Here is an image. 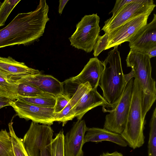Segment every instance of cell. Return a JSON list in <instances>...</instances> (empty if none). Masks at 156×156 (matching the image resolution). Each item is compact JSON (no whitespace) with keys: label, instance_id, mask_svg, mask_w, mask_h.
Here are the masks:
<instances>
[{"label":"cell","instance_id":"obj_23","mask_svg":"<svg viewBox=\"0 0 156 156\" xmlns=\"http://www.w3.org/2000/svg\"><path fill=\"white\" fill-rule=\"evenodd\" d=\"M13 122L8 124L9 133L12 138L13 149L15 156H29L23 143V139L19 138L13 129Z\"/></svg>","mask_w":156,"mask_h":156},{"label":"cell","instance_id":"obj_3","mask_svg":"<svg viewBox=\"0 0 156 156\" xmlns=\"http://www.w3.org/2000/svg\"><path fill=\"white\" fill-rule=\"evenodd\" d=\"M150 59L145 53L132 49L126 59L127 66L132 68L133 77L137 80L142 89V117L144 121L156 99V82L151 76Z\"/></svg>","mask_w":156,"mask_h":156},{"label":"cell","instance_id":"obj_35","mask_svg":"<svg viewBox=\"0 0 156 156\" xmlns=\"http://www.w3.org/2000/svg\"><path fill=\"white\" fill-rule=\"evenodd\" d=\"M0 5H1V2H0Z\"/></svg>","mask_w":156,"mask_h":156},{"label":"cell","instance_id":"obj_8","mask_svg":"<svg viewBox=\"0 0 156 156\" xmlns=\"http://www.w3.org/2000/svg\"><path fill=\"white\" fill-rule=\"evenodd\" d=\"M155 6L152 0H135L124 7L114 17L107 20L101 30L108 34L133 18L151 13Z\"/></svg>","mask_w":156,"mask_h":156},{"label":"cell","instance_id":"obj_22","mask_svg":"<svg viewBox=\"0 0 156 156\" xmlns=\"http://www.w3.org/2000/svg\"><path fill=\"white\" fill-rule=\"evenodd\" d=\"M148 146V156H156V108L154 109L150 123Z\"/></svg>","mask_w":156,"mask_h":156},{"label":"cell","instance_id":"obj_33","mask_svg":"<svg viewBox=\"0 0 156 156\" xmlns=\"http://www.w3.org/2000/svg\"><path fill=\"white\" fill-rule=\"evenodd\" d=\"M69 0H60L59 1V5L58 7V12L59 14H61L65 5Z\"/></svg>","mask_w":156,"mask_h":156},{"label":"cell","instance_id":"obj_26","mask_svg":"<svg viewBox=\"0 0 156 156\" xmlns=\"http://www.w3.org/2000/svg\"><path fill=\"white\" fill-rule=\"evenodd\" d=\"M20 0H5L0 6V27L5 25L8 17Z\"/></svg>","mask_w":156,"mask_h":156},{"label":"cell","instance_id":"obj_21","mask_svg":"<svg viewBox=\"0 0 156 156\" xmlns=\"http://www.w3.org/2000/svg\"><path fill=\"white\" fill-rule=\"evenodd\" d=\"M0 156H15L12 138L6 129L0 131Z\"/></svg>","mask_w":156,"mask_h":156},{"label":"cell","instance_id":"obj_29","mask_svg":"<svg viewBox=\"0 0 156 156\" xmlns=\"http://www.w3.org/2000/svg\"><path fill=\"white\" fill-rule=\"evenodd\" d=\"M135 0H116L114 6L109 13H112V16L111 17L113 18L115 15L126 5L134 1Z\"/></svg>","mask_w":156,"mask_h":156},{"label":"cell","instance_id":"obj_7","mask_svg":"<svg viewBox=\"0 0 156 156\" xmlns=\"http://www.w3.org/2000/svg\"><path fill=\"white\" fill-rule=\"evenodd\" d=\"M53 132L50 126L32 122L23 139L29 156H41L42 151L51 144Z\"/></svg>","mask_w":156,"mask_h":156},{"label":"cell","instance_id":"obj_24","mask_svg":"<svg viewBox=\"0 0 156 156\" xmlns=\"http://www.w3.org/2000/svg\"><path fill=\"white\" fill-rule=\"evenodd\" d=\"M17 84V96L24 97H33L44 93L34 86L26 83H16Z\"/></svg>","mask_w":156,"mask_h":156},{"label":"cell","instance_id":"obj_34","mask_svg":"<svg viewBox=\"0 0 156 156\" xmlns=\"http://www.w3.org/2000/svg\"><path fill=\"white\" fill-rule=\"evenodd\" d=\"M100 156H123V154L120 153L116 151L112 153L108 152L103 153L101 154Z\"/></svg>","mask_w":156,"mask_h":156},{"label":"cell","instance_id":"obj_20","mask_svg":"<svg viewBox=\"0 0 156 156\" xmlns=\"http://www.w3.org/2000/svg\"><path fill=\"white\" fill-rule=\"evenodd\" d=\"M17 84L9 80L0 71V96L13 101L17 100Z\"/></svg>","mask_w":156,"mask_h":156},{"label":"cell","instance_id":"obj_32","mask_svg":"<svg viewBox=\"0 0 156 156\" xmlns=\"http://www.w3.org/2000/svg\"><path fill=\"white\" fill-rule=\"evenodd\" d=\"M41 156H51V143L42 151Z\"/></svg>","mask_w":156,"mask_h":156},{"label":"cell","instance_id":"obj_5","mask_svg":"<svg viewBox=\"0 0 156 156\" xmlns=\"http://www.w3.org/2000/svg\"><path fill=\"white\" fill-rule=\"evenodd\" d=\"M100 18L97 14L85 15L76 25V29L69 38L70 45L87 52L93 49L99 35Z\"/></svg>","mask_w":156,"mask_h":156},{"label":"cell","instance_id":"obj_31","mask_svg":"<svg viewBox=\"0 0 156 156\" xmlns=\"http://www.w3.org/2000/svg\"><path fill=\"white\" fill-rule=\"evenodd\" d=\"M150 59L156 56V46H154L148 50L144 53Z\"/></svg>","mask_w":156,"mask_h":156},{"label":"cell","instance_id":"obj_11","mask_svg":"<svg viewBox=\"0 0 156 156\" xmlns=\"http://www.w3.org/2000/svg\"><path fill=\"white\" fill-rule=\"evenodd\" d=\"M15 83H26L31 84L43 92L52 95L56 97L64 93L63 83L53 76L41 73L23 76L10 80Z\"/></svg>","mask_w":156,"mask_h":156},{"label":"cell","instance_id":"obj_10","mask_svg":"<svg viewBox=\"0 0 156 156\" xmlns=\"http://www.w3.org/2000/svg\"><path fill=\"white\" fill-rule=\"evenodd\" d=\"M151 14L148 13L133 18L108 34V43L105 50L128 42L138 31L147 24Z\"/></svg>","mask_w":156,"mask_h":156},{"label":"cell","instance_id":"obj_14","mask_svg":"<svg viewBox=\"0 0 156 156\" xmlns=\"http://www.w3.org/2000/svg\"><path fill=\"white\" fill-rule=\"evenodd\" d=\"M104 69L102 62L97 57L91 58L78 75L66 80L78 86L88 82L92 89H97Z\"/></svg>","mask_w":156,"mask_h":156},{"label":"cell","instance_id":"obj_25","mask_svg":"<svg viewBox=\"0 0 156 156\" xmlns=\"http://www.w3.org/2000/svg\"><path fill=\"white\" fill-rule=\"evenodd\" d=\"M64 135L63 130L56 135L51 143V156H65L64 148Z\"/></svg>","mask_w":156,"mask_h":156},{"label":"cell","instance_id":"obj_2","mask_svg":"<svg viewBox=\"0 0 156 156\" xmlns=\"http://www.w3.org/2000/svg\"><path fill=\"white\" fill-rule=\"evenodd\" d=\"M118 46L108 52L103 62L104 69L99 85L103 91V97L108 104L105 112L114 110L123 93L127 82L123 73Z\"/></svg>","mask_w":156,"mask_h":156},{"label":"cell","instance_id":"obj_28","mask_svg":"<svg viewBox=\"0 0 156 156\" xmlns=\"http://www.w3.org/2000/svg\"><path fill=\"white\" fill-rule=\"evenodd\" d=\"M56 98L54 113H57L60 112L64 109L68 104L70 98L64 93L58 95Z\"/></svg>","mask_w":156,"mask_h":156},{"label":"cell","instance_id":"obj_30","mask_svg":"<svg viewBox=\"0 0 156 156\" xmlns=\"http://www.w3.org/2000/svg\"><path fill=\"white\" fill-rule=\"evenodd\" d=\"M12 101H13L0 96V109L6 106H10Z\"/></svg>","mask_w":156,"mask_h":156},{"label":"cell","instance_id":"obj_27","mask_svg":"<svg viewBox=\"0 0 156 156\" xmlns=\"http://www.w3.org/2000/svg\"><path fill=\"white\" fill-rule=\"evenodd\" d=\"M108 41V34L105 33L103 36L98 37L93 48V55L96 57L104 50L107 46Z\"/></svg>","mask_w":156,"mask_h":156},{"label":"cell","instance_id":"obj_19","mask_svg":"<svg viewBox=\"0 0 156 156\" xmlns=\"http://www.w3.org/2000/svg\"><path fill=\"white\" fill-rule=\"evenodd\" d=\"M17 99L38 106L54 108L56 98L54 95L46 93L33 97H24L17 96Z\"/></svg>","mask_w":156,"mask_h":156},{"label":"cell","instance_id":"obj_15","mask_svg":"<svg viewBox=\"0 0 156 156\" xmlns=\"http://www.w3.org/2000/svg\"><path fill=\"white\" fill-rule=\"evenodd\" d=\"M99 106H102V111L105 112L108 104L97 89H91L84 94L73 108L72 116L77 120H81L85 114L90 110Z\"/></svg>","mask_w":156,"mask_h":156},{"label":"cell","instance_id":"obj_13","mask_svg":"<svg viewBox=\"0 0 156 156\" xmlns=\"http://www.w3.org/2000/svg\"><path fill=\"white\" fill-rule=\"evenodd\" d=\"M132 49L145 53L156 46V15L154 14L152 21L138 31L128 41Z\"/></svg>","mask_w":156,"mask_h":156},{"label":"cell","instance_id":"obj_1","mask_svg":"<svg viewBox=\"0 0 156 156\" xmlns=\"http://www.w3.org/2000/svg\"><path fill=\"white\" fill-rule=\"evenodd\" d=\"M49 7L41 0L33 11L18 14L0 30V48L15 45H28L43 35L48 17Z\"/></svg>","mask_w":156,"mask_h":156},{"label":"cell","instance_id":"obj_16","mask_svg":"<svg viewBox=\"0 0 156 156\" xmlns=\"http://www.w3.org/2000/svg\"><path fill=\"white\" fill-rule=\"evenodd\" d=\"M0 71L10 80L23 76L41 73L38 70L29 67L24 63L18 62L10 56H0Z\"/></svg>","mask_w":156,"mask_h":156},{"label":"cell","instance_id":"obj_6","mask_svg":"<svg viewBox=\"0 0 156 156\" xmlns=\"http://www.w3.org/2000/svg\"><path fill=\"white\" fill-rule=\"evenodd\" d=\"M134 79L127 83L123 93L115 108L105 116L103 128L121 134L124 129L129 112Z\"/></svg>","mask_w":156,"mask_h":156},{"label":"cell","instance_id":"obj_9","mask_svg":"<svg viewBox=\"0 0 156 156\" xmlns=\"http://www.w3.org/2000/svg\"><path fill=\"white\" fill-rule=\"evenodd\" d=\"M10 106L20 118L49 126L55 121L54 108L40 107L18 99L12 101Z\"/></svg>","mask_w":156,"mask_h":156},{"label":"cell","instance_id":"obj_17","mask_svg":"<svg viewBox=\"0 0 156 156\" xmlns=\"http://www.w3.org/2000/svg\"><path fill=\"white\" fill-rule=\"evenodd\" d=\"M87 132L84 136V144L89 142H99L106 141L113 142L122 147H126L128 145L121 134L104 128H88Z\"/></svg>","mask_w":156,"mask_h":156},{"label":"cell","instance_id":"obj_4","mask_svg":"<svg viewBox=\"0 0 156 156\" xmlns=\"http://www.w3.org/2000/svg\"><path fill=\"white\" fill-rule=\"evenodd\" d=\"M142 91L136 79L133 80L131 105L126 123L121 135L128 145L134 149L144 143V121L142 117Z\"/></svg>","mask_w":156,"mask_h":156},{"label":"cell","instance_id":"obj_18","mask_svg":"<svg viewBox=\"0 0 156 156\" xmlns=\"http://www.w3.org/2000/svg\"><path fill=\"white\" fill-rule=\"evenodd\" d=\"M91 89L90 85L88 82L78 85L66 107L60 112L55 113V121L62 123L64 126L68 121L73 120L72 116L73 108L82 97Z\"/></svg>","mask_w":156,"mask_h":156},{"label":"cell","instance_id":"obj_12","mask_svg":"<svg viewBox=\"0 0 156 156\" xmlns=\"http://www.w3.org/2000/svg\"><path fill=\"white\" fill-rule=\"evenodd\" d=\"M88 128L84 120H77L64 136L65 156H83L82 147L85 133Z\"/></svg>","mask_w":156,"mask_h":156}]
</instances>
